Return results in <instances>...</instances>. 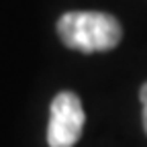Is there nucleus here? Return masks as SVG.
<instances>
[{
  "instance_id": "obj_3",
  "label": "nucleus",
  "mask_w": 147,
  "mask_h": 147,
  "mask_svg": "<svg viewBox=\"0 0 147 147\" xmlns=\"http://www.w3.org/2000/svg\"><path fill=\"white\" fill-rule=\"evenodd\" d=\"M139 100H141V106H143V129L147 133V82L139 90Z\"/></svg>"
},
{
  "instance_id": "obj_1",
  "label": "nucleus",
  "mask_w": 147,
  "mask_h": 147,
  "mask_svg": "<svg viewBox=\"0 0 147 147\" xmlns=\"http://www.w3.org/2000/svg\"><path fill=\"white\" fill-rule=\"evenodd\" d=\"M57 35L65 47L82 53H94L115 49L123 39V27L108 12L71 10L59 16Z\"/></svg>"
},
{
  "instance_id": "obj_2",
  "label": "nucleus",
  "mask_w": 147,
  "mask_h": 147,
  "mask_svg": "<svg viewBox=\"0 0 147 147\" xmlns=\"http://www.w3.org/2000/svg\"><path fill=\"white\" fill-rule=\"evenodd\" d=\"M86 115L80 96L65 90L55 94L49 108L47 125V145L49 147H74L84 131Z\"/></svg>"
}]
</instances>
